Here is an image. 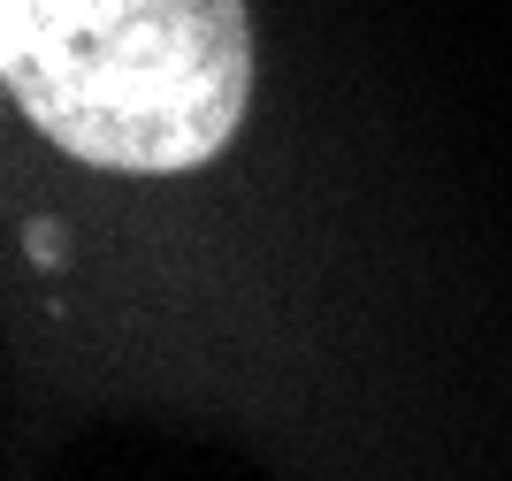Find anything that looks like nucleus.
I'll list each match as a JSON object with an SVG mask.
<instances>
[{"label":"nucleus","instance_id":"obj_1","mask_svg":"<svg viewBox=\"0 0 512 481\" xmlns=\"http://www.w3.org/2000/svg\"><path fill=\"white\" fill-rule=\"evenodd\" d=\"M0 77L46 146L176 176L245 123L253 23L245 0H0Z\"/></svg>","mask_w":512,"mask_h":481}]
</instances>
